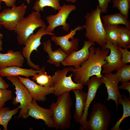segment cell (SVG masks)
I'll return each instance as SVG.
<instances>
[{
    "instance_id": "obj_12",
    "label": "cell",
    "mask_w": 130,
    "mask_h": 130,
    "mask_svg": "<svg viewBox=\"0 0 130 130\" xmlns=\"http://www.w3.org/2000/svg\"><path fill=\"white\" fill-rule=\"evenodd\" d=\"M95 45V42H94L89 40L85 41L81 49L78 51H72L68 55L61 63L64 66H73L75 68H79L82 63L89 57V47Z\"/></svg>"
},
{
    "instance_id": "obj_32",
    "label": "cell",
    "mask_w": 130,
    "mask_h": 130,
    "mask_svg": "<svg viewBox=\"0 0 130 130\" xmlns=\"http://www.w3.org/2000/svg\"><path fill=\"white\" fill-rule=\"evenodd\" d=\"M122 55L121 61L122 63L127 64L130 62V52L126 48H123L118 46Z\"/></svg>"
},
{
    "instance_id": "obj_1",
    "label": "cell",
    "mask_w": 130,
    "mask_h": 130,
    "mask_svg": "<svg viewBox=\"0 0 130 130\" xmlns=\"http://www.w3.org/2000/svg\"><path fill=\"white\" fill-rule=\"evenodd\" d=\"M101 47L90 46L88 59L79 68L73 67L72 69L70 71L75 83L85 85L88 79L93 76L101 78L102 66L107 63L105 59L110 52V50L104 46Z\"/></svg>"
},
{
    "instance_id": "obj_25",
    "label": "cell",
    "mask_w": 130,
    "mask_h": 130,
    "mask_svg": "<svg viewBox=\"0 0 130 130\" xmlns=\"http://www.w3.org/2000/svg\"><path fill=\"white\" fill-rule=\"evenodd\" d=\"M32 79L40 86L46 87H53L52 76L47 74V72L45 71L44 65L39 70L38 74L33 76Z\"/></svg>"
},
{
    "instance_id": "obj_29",
    "label": "cell",
    "mask_w": 130,
    "mask_h": 130,
    "mask_svg": "<svg viewBox=\"0 0 130 130\" xmlns=\"http://www.w3.org/2000/svg\"><path fill=\"white\" fill-rule=\"evenodd\" d=\"M113 8H116L120 13L128 18L130 0H113Z\"/></svg>"
},
{
    "instance_id": "obj_26",
    "label": "cell",
    "mask_w": 130,
    "mask_h": 130,
    "mask_svg": "<svg viewBox=\"0 0 130 130\" xmlns=\"http://www.w3.org/2000/svg\"><path fill=\"white\" fill-rule=\"evenodd\" d=\"M61 0H37L33 6L35 11L40 12L44 11V7L47 6L52 8L56 11H58L61 7L59 1Z\"/></svg>"
},
{
    "instance_id": "obj_11",
    "label": "cell",
    "mask_w": 130,
    "mask_h": 130,
    "mask_svg": "<svg viewBox=\"0 0 130 130\" xmlns=\"http://www.w3.org/2000/svg\"><path fill=\"white\" fill-rule=\"evenodd\" d=\"M83 29L82 26H78L74 29H71L69 33L65 35L59 36H52L51 40L68 55L72 51L78 50L79 40L78 38H74V36L77 31Z\"/></svg>"
},
{
    "instance_id": "obj_9",
    "label": "cell",
    "mask_w": 130,
    "mask_h": 130,
    "mask_svg": "<svg viewBox=\"0 0 130 130\" xmlns=\"http://www.w3.org/2000/svg\"><path fill=\"white\" fill-rule=\"evenodd\" d=\"M46 35L53 36L55 34L53 32L47 31L46 27H40L35 33H33L29 36L21 52L23 56L26 59L28 65L36 70H39L40 68L39 65L34 64L31 60V55L33 51H38L37 48L41 44L42 38Z\"/></svg>"
},
{
    "instance_id": "obj_39",
    "label": "cell",
    "mask_w": 130,
    "mask_h": 130,
    "mask_svg": "<svg viewBox=\"0 0 130 130\" xmlns=\"http://www.w3.org/2000/svg\"><path fill=\"white\" fill-rule=\"evenodd\" d=\"M28 4H29L30 3V0H26Z\"/></svg>"
},
{
    "instance_id": "obj_7",
    "label": "cell",
    "mask_w": 130,
    "mask_h": 130,
    "mask_svg": "<svg viewBox=\"0 0 130 130\" xmlns=\"http://www.w3.org/2000/svg\"><path fill=\"white\" fill-rule=\"evenodd\" d=\"M15 86L16 96L13 98V104L16 105L20 103L18 107L20 110L17 118L26 119L29 117L28 105L32 101V98L28 90L17 76L6 77Z\"/></svg>"
},
{
    "instance_id": "obj_5",
    "label": "cell",
    "mask_w": 130,
    "mask_h": 130,
    "mask_svg": "<svg viewBox=\"0 0 130 130\" xmlns=\"http://www.w3.org/2000/svg\"><path fill=\"white\" fill-rule=\"evenodd\" d=\"M111 116L107 107L100 103L93 105L89 120L80 127L81 130H107L111 123Z\"/></svg>"
},
{
    "instance_id": "obj_34",
    "label": "cell",
    "mask_w": 130,
    "mask_h": 130,
    "mask_svg": "<svg viewBox=\"0 0 130 130\" xmlns=\"http://www.w3.org/2000/svg\"><path fill=\"white\" fill-rule=\"evenodd\" d=\"M122 84L118 86L119 89H123L127 90L130 95V82L129 81L126 82H121Z\"/></svg>"
},
{
    "instance_id": "obj_27",
    "label": "cell",
    "mask_w": 130,
    "mask_h": 130,
    "mask_svg": "<svg viewBox=\"0 0 130 130\" xmlns=\"http://www.w3.org/2000/svg\"><path fill=\"white\" fill-rule=\"evenodd\" d=\"M19 109L18 107L10 110L8 107L0 108V125L4 128V130H7V125L13 116L16 114Z\"/></svg>"
},
{
    "instance_id": "obj_4",
    "label": "cell",
    "mask_w": 130,
    "mask_h": 130,
    "mask_svg": "<svg viewBox=\"0 0 130 130\" xmlns=\"http://www.w3.org/2000/svg\"><path fill=\"white\" fill-rule=\"evenodd\" d=\"M40 12L33 11L19 22L14 30L19 44L25 45L29 36L39 27H46Z\"/></svg>"
},
{
    "instance_id": "obj_20",
    "label": "cell",
    "mask_w": 130,
    "mask_h": 130,
    "mask_svg": "<svg viewBox=\"0 0 130 130\" xmlns=\"http://www.w3.org/2000/svg\"><path fill=\"white\" fill-rule=\"evenodd\" d=\"M72 91L75 95L76 100L74 118L75 122L80 124L86 104L87 92L81 89H75Z\"/></svg>"
},
{
    "instance_id": "obj_19",
    "label": "cell",
    "mask_w": 130,
    "mask_h": 130,
    "mask_svg": "<svg viewBox=\"0 0 130 130\" xmlns=\"http://www.w3.org/2000/svg\"><path fill=\"white\" fill-rule=\"evenodd\" d=\"M43 50L47 53L49 59L47 62L48 63L54 65L57 67L60 66V64L68 56L60 47L53 51L51 41L48 40L43 42Z\"/></svg>"
},
{
    "instance_id": "obj_24",
    "label": "cell",
    "mask_w": 130,
    "mask_h": 130,
    "mask_svg": "<svg viewBox=\"0 0 130 130\" xmlns=\"http://www.w3.org/2000/svg\"><path fill=\"white\" fill-rule=\"evenodd\" d=\"M118 104H122L123 108V114L121 118L116 122L111 130H122L119 128L122 121L125 118L130 116V101L125 95H122L118 99Z\"/></svg>"
},
{
    "instance_id": "obj_8",
    "label": "cell",
    "mask_w": 130,
    "mask_h": 130,
    "mask_svg": "<svg viewBox=\"0 0 130 130\" xmlns=\"http://www.w3.org/2000/svg\"><path fill=\"white\" fill-rule=\"evenodd\" d=\"M27 6L24 2L4 9L0 12V24L6 29L14 31L19 22L24 17Z\"/></svg>"
},
{
    "instance_id": "obj_33",
    "label": "cell",
    "mask_w": 130,
    "mask_h": 130,
    "mask_svg": "<svg viewBox=\"0 0 130 130\" xmlns=\"http://www.w3.org/2000/svg\"><path fill=\"white\" fill-rule=\"evenodd\" d=\"M112 0H98V6L101 10V13H106L107 11L109 4Z\"/></svg>"
},
{
    "instance_id": "obj_23",
    "label": "cell",
    "mask_w": 130,
    "mask_h": 130,
    "mask_svg": "<svg viewBox=\"0 0 130 130\" xmlns=\"http://www.w3.org/2000/svg\"><path fill=\"white\" fill-rule=\"evenodd\" d=\"M102 19L105 24H123L125 25L127 28L130 29V22L128 18L120 13L104 16Z\"/></svg>"
},
{
    "instance_id": "obj_31",
    "label": "cell",
    "mask_w": 130,
    "mask_h": 130,
    "mask_svg": "<svg viewBox=\"0 0 130 130\" xmlns=\"http://www.w3.org/2000/svg\"><path fill=\"white\" fill-rule=\"evenodd\" d=\"M12 92L7 89H0V108L3 107L6 102L11 100Z\"/></svg>"
},
{
    "instance_id": "obj_36",
    "label": "cell",
    "mask_w": 130,
    "mask_h": 130,
    "mask_svg": "<svg viewBox=\"0 0 130 130\" xmlns=\"http://www.w3.org/2000/svg\"><path fill=\"white\" fill-rule=\"evenodd\" d=\"M9 86V85L2 78V77L0 76V89H7Z\"/></svg>"
},
{
    "instance_id": "obj_15",
    "label": "cell",
    "mask_w": 130,
    "mask_h": 130,
    "mask_svg": "<svg viewBox=\"0 0 130 130\" xmlns=\"http://www.w3.org/2000/svg\"><path fill=\"white\" fill-rule=\"evenodd\" d=\"M101 78L107 88L108 94L107 100L114 101L117 110L118 105V99L122 95L119 90L118 84L120 81L119 78L116 73L111 72L101 74Z\"/></svg>"
},
{
    "instance_id": "obj_35",
    "label": "cell",
    "mask_w": 130,
    "mask_h": 130,
    "mask_svg": "<svg viewBox=\"0 0 130 130\" xmlns=\"http://www.w3.org/2000/svg\"><path fill=\"white\" fill-rule=\"evenodd\" d=\"M4 2L7 7H11L15 5L17 0H0Z\"/></svg>"
},
{
    "instance_id": "obj_10",
    "label": "cell",
    "mask_w": 130,
    "mask_h": 130,
    "mask_svg": "<svg viewBox=\"0 0 130 130\" xmlns=\"http://www.w3.org/2000/svg\"><path fill=\"white\" fill-rule=\"evenodd\" d=\"M76 9V6L75 5L63 4L57 13L46 17V19L48 25L46 27V30L53 32L56 27L62 26L63 29L68 32L70 25L66 22L67 20L72 12Z\"/></svg>"
},
{
    "instance_id": "obj_3",
    "label": "cell",
    "mask_w": 130,
    "mask_h": 130,
    "mask_svg": "<svg viewBox=\"0 0 130 130\" xmlns=\"http://www.w3.org/2000/svg\"><path fill=\"white\" fill-rule=\"evenodd\" d=\"M101 10L98 6L91 12L86 13L83 25L85 29V36L88 40L96 42L102 47L106 44L105 32L101 18Z\"/></svg>"
},
{
    "instance_id": "obj_6",
    "label": "cell",
    "mask_w": 130,
    "mask_h": 130,
    "mask_svg": "<svg viewBox=\"0 0 130 130\" xmlns=\"http://www.w3.org/2000/svg\"><path fill=\"white\" fill-rule=\"evenodd\" d=\"M73 68L67 67L57 70L51 76L54 89L53 94L55 96L59 97L66 92H70L75 89L82 90L84 88V85L82 84L73 81L72 73L69 76H66Z\"/></svg>"
},
{
    "instance_id": "obj_41",
    "label": "cell",
    "mask_w": 130,
    "mask_h": 130,
    "mask_svg": "<svg viewBox=\"0 0 130 130\" xmlns=\"http://www.w3.org/2000/svg\"><path fill=\"white\" fill-rule=\"evenodd\" d=\"M1 26L0 24V30L1 29Z\"/></svg>"
},
{
    "instance_id": "obj_17",
    "label": "cell",
    "mask_w": 130,
    "mask_h": 130,
    "mask_svg": "<svg viewBox=\"0 0 130 130\" xmlns=\"http://www.w3.org/2000/svg\"><path fill=\"white\" fill-rule=\"evenodd\" d=\"M103 84L101 78L95 76L91 77L86 83V85L88 87V90L86 104L80 124L82 126L88 120L87 118L89 115L88 110L90 106L95 98L98 89Z\"/></svg>"
},
{
    "instance_id": "obj_2",
    "label": "cell",
    "mask_w": 130,
    "mask_h": 130,
    "mask_svg": "<svg viewBox=\"0 0 130 130\" xmlns=\"http://www.w3.org/2000/svg\"><path fill=\"white\" fill-rule=\"evenodd\" d=\"M72 104L70 92H66L57 97V101L51 104L50 108L52 113L54 128L64 130L70 127Z\"/></svg>"
},
{
    "instance_id": "obj_30",
    "label": "cell",
    "mask_w": 130,
    "mask_h": 130,
    "mask_svg": "<svg viewBox=\"0 0 130 130\" xmlns=\"http://www.w3.org/2000/svg\"><path fill=\"white\" fill-rule=\"evenodd\" d=\"M116 73L120 81L126 82L130 79V65L124 64L117 71Z\"/></svg>"
},
{
    "instance_id": "obj_37",
    "label": "cell",
    "mask_w": 130,
    "mask_h": 130,
    "mask_svg": "<svg viewBox=\"0 0 130 130\" xmlns=\"http://www.w3.org/2000/svg\"><path fill=\"white\" fill-rule=\"evenodd\" d=\"M3 35L2 33L0 32V51L2 50V40Z\"/></svg>"
},
{
    "instance_id": "obj_42",
    "label": "cell",
    "mask_w": 130,
    "mask_h": 130,
    "mask_svg": "<svg viewBox=\"0 0 130 130\" xmlns=\"http://www.w3.org/2000/svg\"><path fill=\"white\" fill-rule=\"evenodd\" d=\"M1 130V128H0V130Z\"/></svg>"
},
{
    "instance_id": "obj_22",
    "label": "cell",
    "mask_w": 130,
    "mask_h": 130,
    "mask_svg": "<svg viewBox=\"0 0 130 130\" xmlns=\"http://www.w3.org/2000/svg\"><path fill=\"white\" fill-rule=\"evenodd\" d=\"M103 25L106 41H110L114 45L118 46L120 32V25H106L104 24Z\"/></svg>"
},
{
    "instance_id": "obj_21",
    "label": "cell",
    "mask_w": 130,
    "mask_h": 130,
    "mask_svg": "<svg viewBox=\"0 0 130 130\" xmlns=\"http://www.w3.org/2000/svg\"><path fill=\"white\" fill-rule=\"evenodd\" d=\"M39 70L33 68H23L13 66L0 69V75L2 77H9L22 76L26 78L33 76L39 73Z\"/></svg>"
},
{
    "instance_id": "obj_14",
    "label": "cell",
    "mask_w": 130,
    "mask_h": 130,
    "mask_svg": "<svg viewBox=\"0 0 130 130\" xmlns=\"http://www.w3.org/2000/svg\"><path fill=\"white\" fill-rule=\"evenodd\" d=\"M17 76L28 90L33 99L39 102H44L46 100L47 95L53 93V87H44L36 83L28 78Z\"/></svg>"
},
{
    "instance_id": "obj_13",
    "label": "cell",
    "mask_w": 130,
    "mask_h": 130,
    "mask_svg": "<svg viewBox=\"0 0 130 130\" xmlns=\"http://www.w3.org/2000/svg\"><path fill=\"white\" fill-rule=\"evenodd\" d=\"M105 47L110 50V53L105 58L107 63L102 66V74L111 73L117 71L124 64L121 61L122 55L118 46L114 45L110 41H107Z\"/></svg>"
},
{
    "instance_id": "obj_38",
    "label": "cell",
    "mask_w": 130,
    "mask_h": 130,
    "mask_svg": "<svg viewBox=\"0 0 130 130\" xmlns=\"http://www.w3.org/2000/svg\"><path fill=\"white\" fill-rule=\"evenodd\" d=\"M67 2H71L72 3H75L77 0H66Z\"/></svg>"
},
{
    "instance_id": "obj_28",
    "label": "cell",
    "mask_w": 130,
    "mask_h": 130,
    "mask_svg": "<svg viewBox=\"0 0 130 130\" xmlns=\"http://www.w3.org/2000/svg\"><path fill=\"white\" fill-rule=\"evenodd\" d=\"M118 46L127 49L130 48V29L126 26H120V32Z\"/></svg>"
},
{
    "instance_id": "obj_18",
    "label": "cell",
    "mask_w": 130,
    "mask_h": 130,
    "mask_svg": "<svg viewBox=\"0 0 130 130\" xmlns=\"http://www.w3.org/2000/svg\"><path fill=\"white\" fill-rule=\"evenodd\" d=\"M24 62V57L21 51L10 49L6 53H0V69L13 66L21 67Z\"/></svg>"
},
{
    "instance_id": "obj_16",
    "label": "cell",
    "mask_w": 130,
    "mask_h": 130,
    "mask_svg": "<svg viewBox=\"0 0 130 130\" xmlns=\"http://www.w3.org/2000/svg\"><path fill=\"white\" fill-rule=\"evenodd\" d=\"M36 101L33 99L28 105V116L35 119H41L44 122L45 124L49 128H54L52 118V113L51 109H46L39 106Z\"/></svg>"
},
{
    "instance_id": "obj_40",
    "label": "cell",
    "mask_w": 130,
    "mask_h": 130,
    "mask_svg": "<svg viewBox=\"0 0 130 130\" xmlns=\"http://www.w3.org/2000/svg\"><path fill=\"white\" fill-rule=\"evenodd\" d=\"M2 1L0 0V10H1V3Z\"/></svg>"
}]
</instances>
